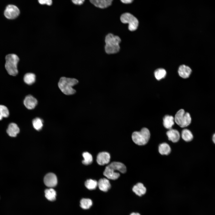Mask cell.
Returning a JSON list of instances; mask_svg holds the SVG:
<instances>
[{
	"mask_svg": "<svg viewBox=\"0 0 215 215\" xmlns=\"http://www.w3.org/2000/svg\"><path fill=\"white\" fill-rule=\"evenodd\" d=\"M86 188L90 190H93L96 188L98 185V182L95 180L90 179L87 180L85 182Z\"/></svg>",
	"mask_w": 215,
	"mask_h": 215,
	"instance_id": "25",
	"label": "cell"
},
{
	"mask_svg": "<svg viewBox=\"0 0 215 215\" xmlns=\"http://www.w3.org/2000/svg\"><path fill=\"white\" fill-rule=\"evenodd\" d=\"M98 185L99 189L104 192L107 191L111 187L109 180L105 178L100 179L98 182Z\"/></svg>",
	"mask_w": 215,
	"mask_h": 215,
	"instance_id": "15",
	"label": "cell"
},
{
	"mask_svg": "<svg viewBox=\"0 0 215 215\" xmlns=\"http://www.w3.org/2000/svg\"><path fill=\"white\" fill-rule=\"evenodd\" d=\"M92 200L88 198H83L80 201V206L83 209H89L92 205Z\"/></svg>",
	"mask_w": 215,
	"mask_h": 215,
	"instance_id": "23",
	"label": "cell"
},
{
	"mask_svg": "<svg viewBox=\"0 0 215 215\" xmlns=\"http://www.w3.org/2000/svg\"><path fill=\"white\" fill-rule=\"evenodd\" d=\"M19 128L16 124L11 123L8 125L7 132L10 136L15 137L19 132Z\"/></svg>",
	"mask_w": 215,
	"mask_h": 215,
	"instance_id": "16",
	"label": "cell"
},
{
	"mask_svg": "<svg viewBox=\"0 0 215 215\" xmlns=\"http://www.w3.org/2000/svg\"><path fill=\"white\" fill-rule=\"evenodd\" d=\"M36 79L35 75L32 73H27L24 77V82L28 85H31L33 84L36 81Z\"/></svg>",
	"mask_w": 215,
	"mask_h": 215,
	"instance_id": "20",
	"label": "cell"
},
{
	"mask_svg": "<svg viewBox=\"0 0 215 215\" xmlns=\"http://www.w3.org/2000/svg\"><path fill=\"white\" fill-rule=\"evenodd\" d=\"M24 104L28 109L31 110L34 109L37 105V100L31 95L27 96L24 99Z\"/></svg>",
	"mask_w": 215,
	"mask_h": 215,
	"instance_id": "11",
	"label": "cell"
},
{
	"mask_svg": "<svg viewBox=\"0 0 215 215\" xmlns=\"http://www.w3.org/2000/svg\"><path fill=\"white\" fill-rule=\"evenodd\" d=\"M33 128L36 130H40L43 126V121L39 118H36L32 121Z\"/></svg>",
	"mask_w": 215,
	"mask_h": 215,
	"instance_id": "27",
	"label": "cell"
},
{
	"mask_svg": "<svg viewBox=\"0 0 215 215\" xmlns=\"http://www.w3.org/2000/svg\"><path fill=\"white\" fill-rule=\"evenodd\" d=\"M191 72V70L188 66L183 64L180 65L178 69V73L181 77L186 79L188 78Z\"/></svg>",
	"mask_w": 215,
	"mask_h": 215,
	"instance_id": "14",
	"label": "cell"
},
{
	"mask_svg": "<svg viewBox=\"0 0 215 215\" xmlns=\"http://www.w3.org/2000/svg\"><path fill=\"white\" fill-rule=\"evenodd\" d=\"M121 42L120 37L112 33L108 34L105 37V50L108 54H114L118 52Z\"/></svg>",
	"mask_w": 215,
	"mask_h": 215,
	"instance_id": "2",
	"label": "cell"
},
{
	"mask_svg": "<svg viewBox=\"0 0 215 215\" xmlns=\"http://www.w3.org/2000/svg\"><path fill=\"white\" fill-rule=\"evenodd\" d=\"M174 119L176 123L181 128L188 126L191 121L190 114L188 112H185L182 109H180L177 112Z\"/></svg>",
	"mask_w": 215,
	"mask_h": 215,
	"instance_id": "6",
	"label": "cell"
},
{
	"mask_svg": "<svg viewBox=\"0 0 215 215\" xmlns=\"http://www.w3.org/2000/svg\"><path fill=\"white\" fill-rule=\"evenodd\" d=\"M78 83V81L74 78L61 77L59 82V87L62 92L65 94L70 95L74 94L76 90L73 87Z\"/></svg>",
	"mask_w": 215,
	"mask_h": 215,
	"instance_id": "3",
	"label": "cell"
},
{
	"mask_svg": "<svg viewBox=\"0 0 215 215\" xmlns=\"http://www.w3.org/2000/svg\"><path fill=\"white\" fill-rule=\"evenodd\" d=\"M171 150L170 145L166 143H162L159 146V151L161 155H168L170 153Z\"/></svg>",
	"mask_w": 215,
	"mask_h": 215,
	"instance_id": "19",
	"label": "cell"
},
{
	"mask_svg": "<svg viewBox=\"0 0 215 215\" xmlns=\"http://www.w3.org/2000/svg\"><path fill=\"white\" fill-rule=\"evenodd\" d=\"M212 140L213 142L215 144V133L213 136Z\"/></svg>",
	"mask_w": 215,
	"mask_h": 215,
	"instance_id": "32",
	"label": "cell"
},
{
	"mask_svg": "<svg viewBox=\"0 0 215 215\" xmlns=\"http://www.w3.org/2000/svg\"><path fill=\"white\" fill-rule=\"evenodd\" d=\"M110 159V154L107 152H102L99 153L96 158V161L99 165H103L109 163Z\"/></svg>",
	"mask_w": 215,
	"mask_h": 215,
	"instance_id": "10",
	"label": "cell"
},
{
	"mask_svg": "<svg viewBox=\"0 0 215 215\" xmlns=\"http://www.w3.org/2000/svg\"><path fill=\"white\" fill-rule=\"evenodd\" d=\"M181 136L185 141L187 142L191 141L193 138V136L192 132L187 129H184L182 131Z\"/></svg>",
	"mask_w": 215,
	"mask_h": 215,
	"instance_id": "21",
	"label": "cell"
},
{
	"mask_svg": "<svg viewBox=\"0 0 215 215\" xmlns=\"http://www.w3.org/2000/svg\"><path fill=\"white\" fill-rule=\"evenodd\" d=\"M120 20L123 23L128 24V29L130 31H134L137 28L139 24L138 19L129 13H126L122 14Z\"/></svg>",
	"mask_w": 215,
	"mask_h": 215,
	"instance_id": "7",
	"label": "cell"
},
{
	"mask_svg": "<svg viewBox=\"0 0 215 215\" xmlns=\"http://www.w3.org/2000/svg\"><path fill=\"white\" fill-rule=\"evenodd\" d=\"M5 67L8 74L11 76H16L18 73L17 64L19 59L15 54L7 55L5 58Z\"/></svg>",
	"mask_w": 215,
	"mask_h": 215,
	"instance_id": "4",
	"label": "cell"
},
{
	"mask_svg": "<svg viewBox=\"0 0 215 215\" xmlns=\"http://www.w3.org/2000/svg\"><path fill=\"white\" fill-rule=\"evenodd\" d=\"M90 2L95 6L101 8H105L110 6L112 0H90Z\"/></svg>",
	"mask_w": 215,
	"mask_h": 215,
	"instance_id": "13",
	"label": "cell"
},
{
	"mask_svg": "<svg viewBox=\"0 0 215 215\" xmlns=\"http://www.w3.org/2000/svg\"><path fill=\"white\" fill-rule=\"evenodd\" d=\"M84 160L82 161V163L85 165L90 164L93 162V157L92 155L89 153L85 152L82 154Z\"/></svg>",
	"mask_w": 215,
	"mask_h": 215,
	"instance_id": "26",
	"label": "cell"
},
{
	"mask_svg": "<svg viewBox=\"0 0 215 215\" xmlns=\"http://www.w3.org/2000/svg\"><path fill=\"white\" fill-rule=\"evenodd\" d=\"M154 74L156 79L159 80L165 77L166 74V72L164 69L160 68L155 70Z\"/></svg>",
	"mask_w": 215,
	"mask_h": 215,
	"instance_id": "24",
	"label": "cell"
},
{
	"mask_svg": "<svg viewBox=\"0 0 215 215\" xmlns=\"http://www.w3.org/2000/svg\"><path fill=\"white\" fill-rule=\"evenodd\" d=\"M9 115V111L7 107L4 105H0V120L4 117H8Z\"/></svg>",
	"mask_w": 215,
	"mask_h": 215,
	"instance_id": "28",
	"label": "cell"
},
{
	"mask_svg": "<svg viewBox=\"0 0 215 215\" xmlns=\"http://www.w3.org/2000/svg\"><path fill=\"white\" fill-rule=\"evenodd\" d=\"M20 12L19 9L16 6L13 4H9L5 8L4 15L8 19H13L19 16Z\"/></svg>",
	"mask_w": 215,
	"mask_h": 215,
	"instance_id": "8",
	"label": "cell"
},
{
	"mask_svg": "<svg viewBox=\"0 0 215 215\" xmlns=\"http://www.w3.org/2000/svg\"><path fill=\"white\" fill-rule=\"evenodd\" d=\"M44 180L45 185L50 188L55 186L57 183L56 176L52 173L47 174L44 177Z\"/></svg>",
	"mask_w": 215,
	"mask_h": 215,
	"instance_id": "9",
	"label": "cell"
},
{
	"mask_svg": "<svg viewBox=\"0 0 215 215\" xmlns=\"http://www.w3.org/2000/svg\"><path fill=\"white\" fill-rule=\"evenodd\" d=\"M121 1L125 4H129L131 3L133 1V0H121Z\"/></svg>",
	"mask_w": 215,
	"mask_h": 215,
	"instance_id": "31",
	"label": "cell"
},
{
	"mask_svg": "<svg viewBox=\"0 0 215 215\" xmlns=\"http://www.w3.org/2000/svg\"><path fill=\"white\" fill-rule=\"evenodd\" d=\"M130 215H141L139 213H138L133 212L130 214Z\"/></svg>",
	"mask_w": 215,
	"mask_h": 215,
	"instance_id": "33",
	"label": "cell"
},
{
	"mask_svg": "<svg viewBox=\"0 0 215 215\" xmlns=\"http://www.w3.org/2000/svg\"><path fill=\"white\" fill-rule=\"evenodd\" d=\"M44 192L45 196L48 200L53 201L55 199L56 193L53 189L50 188L47 189Z\"/></svg>",
	"mask_w": 215,
	"mask_h": 215,
	"instance_id": "22",
	"label": "cell"
},
{
	"mask_svg": "<svg viewBox=\"0 0 215 215\" xmlns=\"http://www.w3.org/2000/svg\"><path fill=\"white\" fill-rule=\"evenodd\" d=\"M73 2L77 5H81L82 4L84 1V0H73L72 1Z\"/></svg>",
	"mask_w": 215,
	"mask_h": 215,
	"instance_id": "30",
	"label": "cell"
},
{
	"mask_svg": "<svg viewBox=\"0 0 215 215\" xmlns=\"http://www.w3.org/2000/svg\"><path fill=\"white\" fill-rule=\"evenodd\" d=\"M150 137L149 130L146 128H142L139 131H135L132 135L133 141L136 144L143 145L146 144Z\"/></svg>",
	"mask_w": 215,
	"mask_h": 215,
	"instance_id": "5",
	"label": "cell"
},
{
	"mask_svg": "<svg viewBox=\"0 0 215 215\" xmlns=\"http://www.w3.org/2000/svg\"><path fill=\"white\" fill-rule=\"evenodd\" d=\"M38 1L40 4H46L48 5H51L52 3V1L51 0H40Z\"/></svg>",
	"mask_w": 215,
	"mask_h": 215,
	"instance_id": "29",
	"label": "cell"
},
{
	"mask_svg": "<svg viewBox=\"0 0 215 215\" xmlns=\"http://www.w3.org/2000/svg\"><path fill=\"white\" fill-rule=\"evenodd\" d=\"M166 134L169 140L173 142H176L179 139L180 133L176 129H171L169 130L167 132Z\"/></svg>",
	"mask_w": 215,
	"mask_h": 215,
	"instance_id": "12",
	"label": "cell"
},
{
	"mask_svg": "<svg viewBox=\"0 0 215 215\" xmlns=\"http://www.w3.org/2000/svg\"><path fill=\"white\" fill-rule=\"evenodd\" d=\"M116 171L125 173L126 171V167L122 163L113 162L106 167L103 174L107 179L115 180L117 179L120 176L119 173L115 171Z\"/></svg>",
	"mask_w": 215,
	"mask_h": 215,
	"instance_id": "1",
	"label": "cell"
},
{
	"mask_svg": "<svg viewBox=\"0 0 215 215\" xmlns=\"http://www.w3.org/2000/svg\"><path fill=\"white\" fill-rule=\"evenodd\" d=\"M132 190L136 194L141 196L145 194L146 189L142 183L139 182L133 186Z\"/></svg>",
	"mask_w": 215,
	"mask_h": 215,
	"instance_id": "17",
	"label": "cell"
},
{
	"mask_svg": "<svg viewBox=\"0 0 215 215\" xmlns=\"http://www.w3.org/2000/svg\"><path fill=\"white\" fill-rule=\"evenodd\" d=\"M173 117L170 115H166L163 119V125L168 130L172 129L174 123Z\"/></svg>",
	"mask_w": 215,
	"mask_h": 215,
	"instance_id": "18",
	"label": "cell"
}]
</instances>
